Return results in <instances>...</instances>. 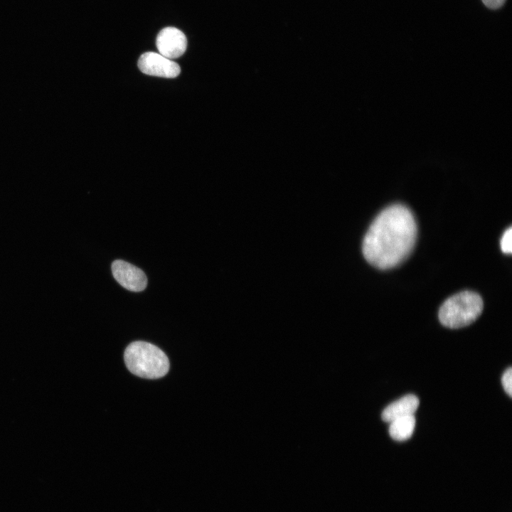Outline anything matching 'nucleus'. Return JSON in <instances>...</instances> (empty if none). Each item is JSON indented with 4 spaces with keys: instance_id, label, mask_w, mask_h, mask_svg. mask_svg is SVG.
<instances>
[{
    "instance_id": "obj_1",
    "label": "nucleus",
    "mask_w": 512,
    "mask_h": 512,
    "mask_svg": "<svg viewBox=\"0 0 512 512\" xmlns=\"http://www.w3.org/2000/svg\"><path fill=\"white\" fill-rule=\"evenodd\" d=\"M417 236L413 214L400 204L390 206L371 223L363 242V253L373 266L382 269L394 267L412 251Z\"/></svg>"
},
{
    "instance_id": "obj_2",
    "label": "nucleus",
    "mask_w": 512,
    "mask_h": 512,
    "mask_svg": "<svg viewBox=\"0 0 512 512\" xmlns=\"http://www.w3.org/2000/svg\"><path fill=\"white\" fill-rule=\"evenodd\" d=\"M124 358L129 370L144 378H161L169 369V361L165 353L145 341L131 343L125 349Z\"/></svg>"
},
{
    "instance_id": "obj_3",
    "label": "nucleus",
    "mask_w": 512,
    "mask_h": 512,
    "mask_svg": "<svg viewBox=\"0 0 512 512\" xmlns=\"http://www.w3.org/2000/svg\"><path fill=\"white\" fill-rule=\"evenodd\" d=\"M483 310V300L476 292L464 291L448 298L439 310L441 324L459 329L473 323Z\"/></svg>"
},
{
    "instance_id": "obj_4",
    "label": "nucleus",
    "mask_w": 512,
    "mask_h": 512,
    "mask_svg": "<svg viewBox=\"0 0 512 512\" xmlns=\"http://www.w3.org/2000/svg\"><path fill=\"white\" fill-rule=\"evenodd\" d=\"M138 67L144 74L166 78H176L181 72L176 63L154 52L142 54L139 58Z\"/></svg>"
},
{
    "instance_id": "obj_5",
    "label": "nucleus",
    "mask_w": 512,
    "mask_h": 512,
    "mask_svg": "<svg viewBox=\"0 0 512 512\" xmlns=\"http://www.w3.org/2000/svg\"><path fill=\"white\" fill-rule=\"evenodd\" d=\"M112 272L117 282L129 291L141 292L146 287L147 279L144 272L127 262L114 260L112 264Z\"/></svg>"
},
{
    "instance_id": "obj_6",
    "label": "nucleus",
    "mask_w": 512,
    "mask_h": 512,
    "mask_svg": "<svg viewBox=\"0 0 512 512\" xmlns=\"http://www.w3.org/2000/svg\"><path fill=\"white\" fill-rule=\"evenodd\" d=\"M159 54L169 58H176L186 50L187 39L184 33L175 27H166L161 30L156 39Z\"/></svg>"
},
{
    "instance_id": "obj_7",
    "label": "nucleus",
    "mask_w": 512,
    "mask_h": 512,
    "mask_svg": "<svg viewBox=\"0 0 512 512\" xmlns=\"http://www.w3.org/2000/svg\"><path fill=\"white\" fill-rule=\"evenodd\" d=\"M419 399L415 395H405L388 405L382 412V419L387 422L408 415H413L419 406Z\"/></svg>"
},
{
    "instance_id": "obj_8",
    "label": "nucleus",
    "mask_w": 512,
    "mask_h": 512,
    "mask_svg": "<svg viewBox=\"0 0 512 512\" xmlns=\"http://www.w3.org/2000/svg\"><path fill=\"white\" fill-rule=\"evenodd\" d=\"M389 434L396 441H405L409 439L415 430V418L408 415L397 418L390 422Z\"/></svg>"
},
{
    "instance_id": "obj_9",
    "label": "nucleus",
    "mask_w": 512,
    "mask_h": 512,
    "mask_svg": "<svg viewBox=\"0 0 512 512\" xmlns=\"http://www.w3.org/2000/svg\"><path fill=\"white\" fill-rule=\"evenodd\" d=\"M512 228L510 227L503 234L501 240V248L504 253L512 252Z\"/></svg>"
},
{
    "instance_id": "obj_10",
    "label": "nucleus",
    "mask_w": 512,
    "mask_h": 512,
    "mask_svg": "<svg viewBox=\"0 0 512 512\" xmlns=\"http://www.w3.org/2000/svg\"><path fill=\"white\" fill-rule=\"evenodd\" d=\"M501 383L505 392L510 396H512V368H507L501 378Z\"/></svg>"
},
{
    "instance_id": "obj_11",
    "label": "nucleus",
    "mask_w": 512,
    "mask_h": 512,
    "mask_svg": "<svg viewBox=\"0 0 512 512\" xmlns=\"http://www.w3.org/2000/svg\"><path fill=\"white\" fill-rule=\"evenodd\" d=\"M484 5L491 9H496L503 5L506 0H481Z\"/></svg>"
}]
</instances>
